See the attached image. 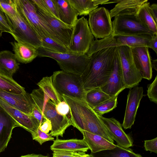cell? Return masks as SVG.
<instances>
[{"label": "cell", "mask_w": 157, "mask_h": 157, "mask_svg": "<svg viewBox=\"0 0 157 157\" xmlns=\"http://www.w3.org/2000/svg\"><path fill=\"white\" fill-rule=\"evenodd\" d=\"M0 10L10 18L14 17L18 13L15 0H0Z\"/></svg>", "instance_id": "cell-35"}, {"label": "cell", "mask_w": 157, "mask_h": 157, "mask_svg": "<svg viewBox=\"0 0 157 157\" xmlns=\"http://www.w3.org/2000/svg\"><path fill=\"white\" fill-rule=\"evenodd\" d=\"M147 95L151 101L157 103V76L151 84L147 86Z\"/></svg>", "instance_id": "cell-36"}, {"label": "cell", "mask_w": 157, "mask_h": 157, "mask_svg": "<svg viewBox=\"0 0 157 157\" xmlns=\"http://www.w3.org/2000/svg\"><path fill=\"white\" fill-rule=\"evenodd\" d=\"M152 36L147 35L127 36L111 34L105 38L94 40L86 54L90 57L93 53L99 50L112 47L127 46L131 48L143 46L148 48L149 41Z\"/></svg>", "instance_id": "cell-7"}, {"label": "cell", "mask_w": 157, "mask_h": 157, "mask_svg": "<svg viewBox=\"0 0 157 157\" xmlns=\"http://www.w3.org/2000/svg\"><path fill=\"white\" fill-rule=\"evenodd\" d=\"M0 30L3 32L10 34L12 30L5 14L0 10Z\"/></svg>", "instance_id": "cell-39"}, {"label": "cell", "mask_w": 157, "mask_h": 157, "mask_svg": "<svg viewBox=\"0 0 157 157\" xmlns=\"http://www.w3.org/2000/svg\"><path fill=\"white\" fill-rule=\"evenodd\" d=\"M88 21L91 32L96 39H103L112 34L110 12L105 7L98 8L91 12L89 14Z\"/></svg>", "instance_id": "cell-11"}, {"label": "cell", "mask_w": 157, "mask_h": 157, "mask_svg": "<svg viewBox=\"0 0 157 157\" xmlns=\"http://www.w3.org/2000/svg\"><path fill=\"white\" fill-rule=\"evenodd\" d=\"M58 113L62 116H70V109L67 103L63 100L56 105Z\"/></svg>", "instance_id": "cell-40"}, {"label": "cell", "mask_w": 157, "mask_h": 157, "mask_svg": "<svg viewBox=\"0 0 157 157\" xmlns=\"http://www.w3.org/2000/svg\"><path fill=\"white\" fill-rule=\"evenodd\" d=\"M118 93L109 99L104 101L93 108L95 112L99 116H102L105 113L109 112L117 107Z\"/></svg>", "instance_id": "cell-32"}, {"label": "cell", "mask_w": 157, "mask_h": 157, "mask_svg": "<svg viewBox=\"0 0 157 157\" xmlns=\"http://www.w3.org/2000/svg\"><path fill=\"white\" fill-rule=\"evenodd\" d=\"M43 1L47 10L48 13L46 14L59 20L57 10L53 0H43Z\"/></svg>", "instance_id": "cell-37"}, {"label": "cell", "mask_w": 157, "mask_h": 157, "mask_svg": "<svg viewBox=\"0 0 157 157\" xmlns=\"http://www.w3.org/2000/svg\"><path fill=\"white\" fill-rule=\"evenodd\" d=\"M100 117L113 140L116 142V145L124 148H129L133 146L132 138L124 131L119 121L113 117Z\"/></svg>", "instance_id": "cell-17"}, {"label": "cell", "mask_w": 157, "mask_h": 157, "mask_svg": "<svg viewBox=\"0 0 157 157\" xmlns=\"http://www.w3.org/2000/svg\"><path fill=\"white\" fill-rule=\"evenodd\" d=\"M117 47L103 49L93 53L86 69L81 75L86 92L100 87L107 81L112 71Z\"/></svg>", "instance_id": "cell-2"}, {"label": "cell", "mask_w": 157, "mask_h": 157, "mask_svg": "<svg viewBox=\"0 0 157 157\" xmlns=\"http://www.w3.org/2000/svg\"><path fill=\"white\" fill-rule=\"evenodd\" d=\"M82 157H94V156L91 154H86L85 155Z\"/></svg>", "instance_id": "cell-49"}, {"label": "cell", "mask_w": 157, "mask_h": 157, "mask_svg": "<svg viewBox=\"0 0 157 157\" xmlns=\"http://www.w3.org/2000/svg\"><path fill=\"white\" fill-rule=\"evenodd\" d=\"M147 0H108L105 4H117L110 11L111 18L117 16L127 15L136 16L142 5Z\"/></svg>", "instance_id": "cell-20"}, {"label": "cell", "mask_w": 157, "mask_h": 157, "mask_svg": "<svg viewBox=\"0 0 157 157\" xmlns=\"http://www.w3.org/2000/svg\"><path fill=\"white\" fill-rule=\"evenodd\" d=\"M31 114L37 120L40 126L46 120V118L43 115L40 111L36 106L34 103Z\"/></svg>", "instance_id": "cell-43"}, {"label": "cell", "mask_w": 157, "mask_h": 157, "mask_svg": "<svg viewBox=\"0 0 157 157\" xmlns=\"http://www.w3.org/2000/svg\"><path fill=\"white\" fill-rule=\"evenodd\" d=\"M144 147L146 151L157 153V137L144 141Z\"/></svg>", "instance_id": "cell-41"}, {"label": "cell", "mask_w": 157, "mask_h": 157, "mask_svg": "<svg viewBox=\"0 0 157 157\" xmlns=\"http://www.w3.org/2000/svg\"><path fill=\"white\" fill-rule=\"evenodd\" d=\"M142 86H136L131 89L127 95V102L122 126L125 129L131 128L134 124L140 101L143 97Z\"/></svg>", "instance_id": "cell-15"}, {"label": "cell", "mask_w": 157, "mask_h": 157, "mask_svg": "<svg viewBox=\"0 0 157 157\" xmlns=\"http://www.w3.org/2000/svg\"><path fill=\"white\" fill-rule=\"evenodd\" d=\"M81 75L62 70L54 72L51 77L53 85L61 96L85 100L86 92Z\"/></svg>", "instance_id": "cell-6"}, {"label": "cell", "mask_w": 157, "mask_h": 157, "mask_svg": "<svg viewBox=\"0 0 157 157\" xmlns=\"http://www.w3.org/2000/svg\"><path fill=\"white\" fill-rule=\"evenodd\" d=\"M151 64L152 68L157 70V59H151Z\"/></svg>", "instance_id": "cell-48"}, {"label": "cell", "mask_w": 157, "mask_h": 157, "mask_svg": "<svg viewBox=\"0 0 157 157\" xmlns=\"http://www.w3.org/2000/svg\"><path fill=\"white\" fill-rule=\"evenodd\" d=\"M56 7L59 20L73 28L78 20V14L67 0H53Z\"/></svg>", "instance_id": "cell-24"}, {"label": "cell", "mask_w": 157, "mask_h": 157, "mask_svg": "<svg viewBox=\"0 0 157 157\" xmlns=\"http://www.w3.org/2000/svg\"><path fill=\"white\" fill-rule=\"evenodd\" d=\"M100 88L111 97L118 93H120L126 88L124 81L117 47L115 54L112 73L107 82Z\"/></svg>", "instance_id": "cell-14"}, {"label": "cell", "mask_w": 157, "mask_h": 157, "mask_svg": "<svg viewBox=\"0 0 157 157\" xmlns=\"http://www.w3.org/2000/svg\"><path fill=\"white\" fill-rule=\"evenodd\" d=\"M78 15L86 16L98 5L105 4L108 0H67Z\"/></svg>", "instance_id": "cell-27"}, {"label": "cell", "mask_w": 157, "mask_h": 157, "mask_svg": "<svg viewBox=\"0 0 157 157\" xmlns=\"http://www.w3.org/2000/svg\"><path fill=\"white\" fill-rule=\"evenodd\" d=\"M150 3L148 2L144 3L140 8L137 17L149 30L157 35V23L150 13Z\"/></svg>", "instance_id": "cell-30"}, {"label": "cell", "mask_w": 157, "mask_h": 157, "mask_svg": "<svg viewBox=\"0 0 157 157\" xmlns=\"http://www.w3.org/2000/svg\"><path fill=\"white\" fill-rule=\"evenodd\" d=\"M112 23V35L127 36L155 35L146 27L136 16L134 15H127L115 17Z\"/></svg>", "instance_id": "cell-9"}, {"label": "cell", "mask_w": 157, "mask_h": 157, "mask_svg": "<svg viewBox=\"0 0 157 157\" xmlns=\"http://www.w3.org/2000/svg\"><path fill=\"white\" fill-rule=\"evenodd\" d=\"M53 152L52 157H82L86 154L85 152Z\"/></svg>", "instance_id": "cell-42"}, {"label": "cell", "mask_w": 157, "mask_h": 157, "mask_svg": "<svg viewBox=\"0 0 157 157\" xmlns=\"http://www.w3.org/2000/svg\"><path fill=\"white\" fill-rule=\"evenodd\" d=\"M18 62L26 64L38 56L37 48L31 45L14 41L10 43Z\"/></svg>", "instance_id": "cell-23"}, {"label": "cell", "mask_w": 157, "mask_h": 157, "mask_svg": "<svg viewBox=\"0 0 157 157\" xmlns=\"http://www.w3.org/2000/svg\"><path fill=\"white\" fill-rule=\"evenodd\" d=\"M107 151L101 157H142L140 154L134 153L130 148H124L117 145L114 148Z\"/></svg>", "instance_id": "cell-33"}, {"label": "cell", "mask_w": 157, "mask_h": 157, "mask_svg": "<svg viewBox=\"0 0 157 157\" xmlns=\"http://www.w3.org/2000/svg\"><path fill=\"white\" fill-rule=\"evenodd\" d=\"M117 47L126 88L132 89L137 86L142 78L134 64L131 48L127 46Z\"/></svg>", "instance_id": "cell-12"}, {"label": "cell", "mask_w": 157, "mask_h": 157, "mask_svg": "<svg viewBox=\"0 0 157 157\" xmlns=\"http://www.w3.org/2000/svg\"><path fill=\"white\" fill-rule=\"evenodd\" d=\"M15 1L17 11L35 31L40 40L44 37H48L61 44L51 27L39 15L31 0H15Z\"/></svg>", "instance_id": "cell-5"}, {"label": "cell", "mask_w": 157, "mask_h": 157, "mask_svg": "<svg viewBox=\"0 0 157 157\" xmlns=\"http://www.w3.org/2000/svg\"><path fill=\"white\" fill-rule=\"evenodd\" d=\"M110 98L100 87H97L86 92L85 100L93 109Z\"/></svg>", "instance_id": "cell-31"}, {"label": "cell", "mask_w": 157, "mask_h": 157, "mask_svg": "<svg viewBox=\"0 0 157 157\" xmlns=\"http://www.w3.org/2000/svg\"><path fill=\"white\" fill-rule=\"evenodd\" d=\"M83 140L92 153L109 150L115 147L116 145L112 143L101 136L85 131L82 132Z\"/></svg>", "instance_id": "cell-25"}, {"label": "cell", "mask_w": 157, "mask_h": 157, "mask_svg": "<svg viewBox=\"0 0 157 157\" xmlns=\"http://www.w3.org/2000/svg\"><path fill=\"white\" fill-rule=\"evenodd\" d=\"M14 54L8 50L0 52V72L11 78L19 68Z\"/></svg>", "instance_id": "cell-26"}, {"label": "cell", "mask_w": 157, "mask_h": 157, "mask_svg": "<svg viewBox=\"0 0 157 157\" xmlns=\"http://www.w3.org/2000/svg\"><path fill=\"white\" fill-rule=\"evenodd\" d=\"M133 60L142 78L151 79L152 70L148 48L143 46L131 48Z\"/></svg>", "instance_id": "cell-16"}, {"label": "cell", "mask_w": 157, "mask_h": 157, "mask_svg": "<svg viewBox=\"0 0 157 157\" xmlns=\"http://www.w3.org/2000/svg\"><path fill=\"white\" fill-rule=\"evenodd\" d=\"M37 84L55 105L63 100L53 85L51 76L43 77Z\"/></svg>", "instance_id": "cell-28"}, {"label": "cell", "mask_w": 157, "mask_h": 157, "mask_svg": "<svg viewBox=\"0 0 157 157\" xmlns=\"http://www.w3.org/2000/svg\"><path fill=\"white\" fill-rule=\"evenodd\" d=\"M157 35L152 36L149 43L148 48L153 49L156 54L157 53Z\"/></svg>", "instance_id": "cell-46"}, {"label": "cell", "mask_w": 157, "mask_h": 157, "mask_svg": "<svg viewBox=\"0 0 157 157\" xmlns=\"http://www.w3.org/2000/svg\"><path fill=\"white\" fill-rule=\"evenodd\" d=\"M0 106L21 127L29 132L32 138L35 136L40 125L37 120L31 115H28L11 106L0 98Z\"/></svg>", "instance_id": "cell-13"}, {"label": "cell", "mask_w": 157, "mask_h": 157, "mask_svg": "<svg viewBox=\"0 0 157 157\" xmlns=\"http://www.w3.org/2000/svg\"><path fill=\"white\" fill-rule=\"evenodd\" d=\"M40 41L41 47L55 52H68L65 47L49 37L43 38L40 39Z\"/></svg>", "instance_id": "cell-34"}, {"label": "cell", "mask_w": 157, "mask_h": 157, "mask_svg": "<svg viewBox=\"0 0 157 157\" xmlns=\"http://www.w3.org/2000/svg\"><path fill=\"white\" fill-rule=\"evenodd\" d=\"M41 145L43 143L48 141H54V138L48 133H46L41 131L39 128L38 129L36 136L33 138Z\"/></svg>", "instance_id": "cell-38"}, {"label": "cell", "mask_w": 157, "mask_h": 157, "mask_svg": "<svg viewBox=\"0 0 157 157\" xmlns=\"http://www.w3.org/2000/svg\"><path fill=\"white\" fill-rule=\"evenodd\" d=\"M0 98L25 114L32 113L34 102L30 94L26 92L16 94L0 90Z\"/></svg>", "instance_id": "cell-19"}, {"label": "cell", "mask_w": 157, "mask_h": 157, "mask_svg": "<svg viewBox=\"0 0 157 157\" xmlns=\"http://www.w3.org/2000/svg\"><path fill=\"white\" fill-rule=\"evenodd\" d=\"M149 10L151 16L157 23V4L153 3L150 5Z\"/></svg>", "instance_id": "cell-45"}, {"label": "cell", "mask_w": 157, "mask_h": 157, "mask_svg": "<svg viewBox=\"0 0 157 157\" xmlns=\"http://www.w3.org/2000/svg\"><path fill=\"white\" fill-rule=\"evenodd\" d=\"M0 90L16 94L26 93L25 88L19 84L13 78L0 72Z\"/></svg>", "instance_id": "cell-29"}, {"label": "cell", "mask_w": 157, "mask_h": 157, "mask_svg": "<svg viewBox=\"0 0 157 157\" xmlns=\"http://www.w3.org/2000/svg\"><path fill=\"white\" fill-rule=\"evenodd\" d=\"M18 124L0 106V153L7 147L13 129Z\"/></svg>", "instance_id": "cell-21"}, {"label": "cell", "mask_w": 157, "mask_h": 157, "mask_svg": "<svg viewBox=\"0 0 157 157\" xmlns=\"http://www.w3.org/2000/svg\"><path fill=\"white\" fill-rule=\"evenodd\" d=\"M30 94L36 107L51 123L52 128L49 134L56 138L63 137L66 130L72 125L70 117L59 114L55 105L40 88L33 90Z\"/></svg>", "instance_id": "cell-3"}, {"label": "cell", "mask_w": 157, "mask_h": 157, "mask_svg": "<svg viewBox=\"0 0 157 157\" xmlns=\"http://www.w3.org/2000/svg\"><path fill=\"white\" fill-rule=\"evenodd\" d=\"M38 56L53 59L57 62L62 71L81 75L87 67L90 57L86 54L71 52H57L40 47L37 48Z\"/></svg>", "instance_id": "cell-4"}, {"label": "cell", "mask_w": 157, "mask_h": 157, "mask_svg": "<svg viewBox=\"0 0 157 157\" xmlns=\"http://www.w3.org/2000/svg\"><path fill=\"white\" fill-rule=\"evenodd\" d=\"M2 33L1 32V31L0 30V37H1L2 35Z\"/></svg>", "instance_id": "cell-50"}, {"label": "cell", "mask_w": 157, "mask_h": 157, "mask_svg": "<svg viewBox=\"0 0 157 157\" xmlns=\"http://www.w3.org/2000/svg\"><path fill=\"white\" fill-rule=\"evenodd\" d=\"M37 10L39 15L53 29L61 44L68 50L70 44L73 28L67 25L60 20Z\"/></svg>", "instance_id": "cell-18"}, {"label": "cell", "mask_w": 157, "mask_h": 157, "mask_svg": "<svg viewBox=\"0 0 157 157\" xmlns=\"http://www.w3.org/2000/svg\"><path fill=\"white\" fill-rule=\"evenodd\" d=\"M68 105L72 125L81 133L85 131L99 135L109 142L114 141L100 116L84 100L74 98L65 95L61 96Z\"/></svg>", "instance_id": "cell-1"}, {"label": "cell", "mask_w": 157, "mask_h": 157, "mask_svg": "<svg viewBox=\"0 0 157 157\" xmlns=\"http://www.w3.org/2000/svg\"><path fill=\"white\" fill-rule=\"evenodd\" d=\"M53 152L60 151L71 152H85L89 149L83 139H72L61 140L56 138L50 147Z\"/></svg>", "instance_id": "cell-22"}, {"label": "cell", "mask_w": 157, "mask_h": 157, "mask_svg": "<svg viewBox=\"0 0 157 157\" xmlns=\"http://www.w3.org/2000/svg\"><path fill=\"white\" fill-rule=\"evenodd\" d=\"M52 126L50 120L46 119V121L39 127L40 129L42 132L48 133L51 130Z\"/></svg>", "instance_id": "cell-44"}, {"label": "cell", "mask_w": 157, "mask_h": 157, "mask_svg": "<svg viewBox=\"0 0 157 157\" xmlns=\"http://www.w3.org/2000/svg\"><path fill=\"white\" fill-rule=\"evenodd\" d=\"M94 40L87 19L82 17L73 27L68 52L86 54Z\"/></svg>", "instance_id": "cell-8"}, {"label": "cell", "mask_w": 157, "mask_h": 157, "mask_svg": "<svg viewBox=\"0 0 157 157\" xmlns=\"http://www.w3.org/2000/svg\"><path fill=\"white\" fill-rule=\"evenodd\" d=\"M20 157H48L47 155L45 156L41 154H28L22 155Z\"/></svg>", "instance_id": "cell-47"}, {"label": "cell", "mask_w": 157, "mask_h": 157, "mask_svg": "<svg viewBox=\"0 0 157 157\" xmlns=\"http://www.w3.org/2000/svg\"><path fill=\"white\" fill-rule=\"evenodd\" d=\"M6 16L12 30L10 34L17 41L31 45L36 48L41 47L39 37L19 12L13 18Z\"/></svg>", "instance_id": "cell-10"}]
</instances>
